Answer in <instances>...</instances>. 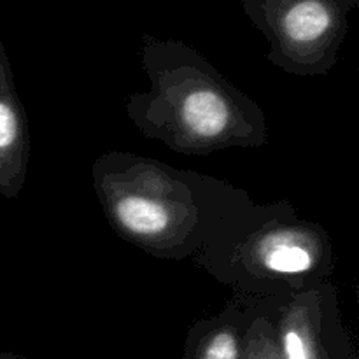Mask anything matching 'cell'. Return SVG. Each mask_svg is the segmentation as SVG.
I'll return each mask as SVG.
<instances>
[{"mask_svg": "<svg viewBox=\"0 0 359 359\" xmlns=\"http://www.w3.org/2000/svg\"><path fill=\"white\" fill-rule=\"evenodd\" d=\"M359 0H242L270 42V60L297 74L332 69Z\"/></svg>", "mask_w": 359, "mask_h": 359, "instance_id": "3957f363", "label": "cell"}, {"mask_svg": "<svg viewBox=\"0 0 359 359\" xmlns=\"http://www.w3.org/2000/svg\"><path fill=\"white\" fill-rule=\"evenodd\" d=\"M244 333L238 323H210L191 333L182 359H244Z\"/></svg>", "mask_w": 359, "mask_h": 359, "instance_id": "52a82bcc", "label": "cell"}, {"mask_svg": "<svg viewBox=\"0 0 359 359\" xmlns=\"http://www.w3.org/2000/svg\"><path fill=\"white\" fill-rule=\"evenodd\" d=\"M273 330L283 359H354L342 333L326 326L318 290L294 298Z\"/></svg>", "mask_w": 359, "mask_h": 359, "instance_id": "277c9868", "label": "cell"}, {"mask_svg": "<svg viewBox=\"0 0 359 359\" xmlns=\"http://www.w3.org/2000/svg\"><path fill=\"white\" fill-rule=\"evenodd\" d=\"M0 359H27V358L18 356V354H13V353H0Z\"/></svg>", "mask_w": 359, "mask_h": 359, "instance_id": "9c48e42d", "label": "cell"}, {"mask_svg": "<svg viewBox=\"0 0 359 359\" xmlns=\"http://www.w3.org/2000/svg\"><path fill=\"white\" fill-rule=\"evenodd\" d=\"M30 137L25 107L14 88L13 70L0 41V195L14 198L27 181Z\"/></svg>", "mask_w": 359, "mask_h": 359, "instance_id": "5b68a950", "label": "cell"}, {"mask_svg": "<svg viewBox=\"0 0 359 359\" xmlns=\"http://www.w3.org/2000/svg\"><path fill=\"white\" fill-rule=\"evenodd\" d=\"M153 86L132 95L128 114L147 137L184 154H210L266 140L262 111L207 60L182 42L146 39Z\"/></svg>", "mask_w": 359, "mask_h": 359, "instance_id": "6da1fadb", "label": "cell"}, {"mask_svg": "<svg viewBox=\"0 0 359 359\" xmlns=\"http://www.w3.org/2000/svg\"><path fill=\"white\" fill-rule=\"evenodd\" d=\"M249 263L270 276H307L323 259L318 231L307 226H272L249 245Z\"/></svg>", "mask_w": 359, "mask_h": 359, "instance_id": "8992f818", "label": "cell"}, {"mask_svg": "<svg viewBox=\"0 0 359 359\" xmlns=\"http://www.w3.org/2000/svg\"><path fill=\"white\" fill-rule=\"evenodd\" d=\"M95 186L119 233L151 251H177L200 223L193 191L165 165L104 156L95 167Z\"/></svg>", "mask_w": 359, "mask_h": 359, "instance_id": "7a4b0ae2", "label": "cell"}, {"mask_svg": "<svg viewBox=\"0 0 359 359\" xmlns=\"http://www.w3.org/2000/svg\"><path fill=\"white\" fill-rule=\"evenodd\" d=\"M244 359H283L269 319H255L244 333Z\"/></svg>", "mask_w": 359, "mask_h": 359, "instance_id": "ba28073f", "label": "cell"}]
</instances>
